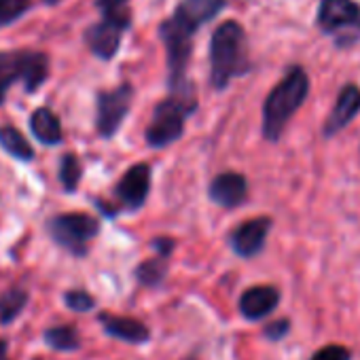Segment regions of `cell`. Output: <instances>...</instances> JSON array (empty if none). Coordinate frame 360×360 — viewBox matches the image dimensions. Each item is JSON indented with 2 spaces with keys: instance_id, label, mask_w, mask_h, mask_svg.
<instances>
[{
  "instance_id": "cell-26",
  "label": "cell",
  "mask_w": 360,
  "mask_h": 360,
  "mask_svg": "<svg viewBox=\"0 0 360 360\" xmlns=\"http://www.w3.org/2000/svg\"><path fill=\"white\" fill-rule=\"evenodd\" d=\"M153 248L157 250L159 257L169 259V255H172V250H174V240H172V238H155V240H153Z\"/></svg>"
},
{
  "instance_id": "cell-19",
  "label": "cell",
  "mask_w": 360,
  "mask_h": 360,
  "mask_svg": "<svg viewBox=\"0 0 360 360\" xmlns=\"http://www.w3.org/2000/svg\"><path fill=\"white\" fill-rule=\"evenodd\" d=\"M167 263H169V259L159 257V255L153 257V259L142 261L136 267V280L142 286H157V284H161L163 278L167 276Z\"/></svg>"
},
{
  "instance_id": "cell-31",
  "label": "cell",
  "mask_w": 360,
  "mask_h": 360,
  "mask_svg": "<svg viewBox=\"0 0 360 360\" xmlns=\"http://www.w3.org/2000/svg\"><path fill=\"white\" fill-rule=\"evenodd\" d=\"M185 360H195V358H185Z\"/></svg>"
},
{
  "instance_id": "cell-11",
  "label": "cell",
  "mask_w": 360,
  "mask_h": 360,
  "mask_svg": "<svg viewBox=\"0 0 360 360\" xmlns=\"http://www.w3.org/2000/svg\"><path fill=\"white\" fill-rule=\"evenodd\" d=\"M225 5L227 0H180L172 20L178 26H183L185 30L195 34L206 22L217 18Z\"/></svg>"
},
{
  "instance_id": "cell-10",
  "label": "cell",
  "mask_w": 360,
  "mask_h": 360,
  "mask_svg": "<svg viewBox=\"0 0 360 360\" xmlns=\"http://www.w3.org/2000/svg\"><path fill=\"white\" fill-rule=\"evenodd\" d=\"M358 112H360V87L354 83H347L339 91L337 102L324 121V127H322L324 138H333L339 131H343L356 119Z\"/></svg>"
},
{
  "instance_id": "cell-15",
  "label": "cell",
  "mask_w": 360,
  "mask_h": 360,
  "mask_svg": "<svg viewBox=\"0 0 360 360\" xmlns=\"http://www.w3.org/2000/svg\"><path fill=\"white\" fill-rule=\"evenodd\" d=\"M100 322H102V328L110 337H117V339L127 341V343H146L150 337V330L136 318L100 314Z\"/></svg>"
},
{
  "instance_id": "cell-17",
  "label": "cell",
  "mask_w": 360,
  "mask_h": 360,
  "mask_svg": "<svg viewBox=\"0 0 360 360\" xmlns=\"http://www.w3.org/2000/svg\"><path fill=\"white\" fill-rule=\"evenodd\" d=\"M0 146L20 161H30L34 157V148L15 127H0Z\"/></svg>"
},
{
  "instance_id": "cell-18",
  "label": "cell",
  "mask_w": 360,
  "mask_h": 360,
  "mask_svg": "<svg viewBox=\"0 0 360 360\" xmlns=\"http://www.w3.org/2000/svg\"><path fill=\"white\" fill-rule=\"evenodd\" d=\"M45 341L49 347L58 349V352H72L79 349L81 345V337L79 330L72 324H62V326H51L45 330Z\"/></svg>"
},
{
  "instance_id": "cell-5",
  "label": "cell",
  "mask_w": 360,
  "mask_h": 360,
  "mask_svg": "<svg viewBox=\"0 0 360 360\" xmlns=\"http://www.w3.org/2000/svg\"><path fill=\"white\" fill-rule=\"evenodd\" d=\"M47 231L58 246L66 248L75 257H85L89 240H94L100 231V223L83 212H64L49 219Z\"/></svg>"
},
{
  "instance_id": "cell-13",
  "label": "cell",
  "mask_w": 360,
  "mask_h": 360,
  "mask_svg": "<svg viewBox=\"0 0 360 360\" xmlns=\"http://www.w3.org/2000/svg\"><path fill=\"white\" fill-rule=\"evenodd\" d=\"M148 191H150V165L148 163L131 165L117 185V198L131 210L140 208L146 202Z\"/></svg>"
},
{
  "instance_id": "cell-27",
  "label": "cell",
  "mask_w": 360,
  "mask_h": 360,
  "mask_svg": "<svg viewBox=\"0 0 360 360\" xmlns=\"http://www.w3.org/2000/svg\"><path fill=\"white\" fill-rule=\"evenodd\" d=\"M127 3H129V0H96V5H98L104 13L121 11V9H125Z\"/></svg>"
},
{
  "instance_id": "cell-16",
  "label": "cell",
  "mask_w": 360,
  "mask_h": 360,
  "mask_svg": "<svg viewBox=\"0 0 360 360\" xmlns=\"http://www.w3.org/2000/svg\"><path fill=\"white\" fill-rule=\"evenodd\" d=\"M30 129L34 134V138L47 146H53V144H60L62 142V123L58 119V115L43 106V108H37L30 117Z\"/></svg>"
},
{
  "instance_id": "cell-6",
  "label": "cell",
  "mask_w": 360,
  "mask_h": 360,
  "mask_svg": "<svg viewBox=\"0 0 360 360\" xmlns=\"http://www.w3.org/2000/svg\"><path fill=\"white\" fill-rule=\"evenodd\" d=\"M195 110V104L183 102L178 98H165L161 100L155 110L153 119L146 127V142L150 148H163L172 142H176L185 131V119Z\"/></svg>"
},
{
  "instance_id": "cell-3",
  "label": "cell",
  "mask_w": 360,
  "mask_h": 360,
  "mask_svg": "<svg viewBox=\"0 0 360 360\" xmlns=\"http://www.w3.org/2000/svg\"><path fill=\"white\" fill-rule=\"evenodd\" d=\"M318 28L330 37L339 49H347L360 41V5L354 0H320Z\"/></svg>"
},
{
  "instance_id": "cell-9",
  "label": "cell",
  "mask_w": 360,
  "mask_h": 360,
  "mask_svg": "<svg viewBox=\"0 0 360 360\" xmlns=\"http://www.w3.org/2000/svg\"><path fill=\"white\" fill-rule=\"evenodd\" d=\"M271 231V219L269 217H257V219H248L242 225H238L231 236H229V244L233 248V252L242 259H252L257 257L267 242V236Z\"/></svg>"
},
{
  "instance_id": "cell-29",
  "label": "cell",
  "mask_w": 360,
  "mask_h": 360,
  "mask_svg": "<svg viewBox=\"0 0 360 360\" xmlns=\"http://www.w3.org/2000/svg\"><path fill=\"white\" fill-rule=\"evenodd\" d=\"M47 5H58V3H62V0H45Z\"/></svg>"
},
{
  "instance_id": "cell-7",
  "label": "cell",
  "mask_w": 360,
  "mask_h": 360,
  "mask_svg": "<svg viewBox=\"0 0 360 360\" xmlns=\"http://www.w3.org/2000/svg\"><path fill=\"white\" fill-rule=\"evenodd\" d=\"M129 13L125 9L121 11H110L104 13L102 22L94 24L87 32H85V43L89 47V51L100 58V60H112L115 53L119 51L123 32L129 28Z\"/></svg>"
},
{
  "instance_id": "cell-2",
  "label": "cell",
  "mask_w": 360,
  "mask_h": 360,
  "mask_svg": "<svg viewBox=\"0 0 360 360\" xmlns=\"http://www.w3.org/2000/svg\"><path fill=\"white\" fill-rule=\"evenodd\" d=\"M309 94V77L301 66H290L284 79L269 91L263 104V136L278 142L292 115L303 106Z\"/></svg>"
},
{
  "instance_id": "cell-22",
  "label": "cell",
  "mask_w": 360,
  "mask_h": 360,
  "mask_svg": "<svg viewBox=\"0 0 360 360\" xmlns=\"http://www.w3.org/2000/svg\"><path fill=\"white\" fill-rule=\"evenodd\" d=\"M30 0H0V28L18 22L30 9Z\"/></svg>"
},
{
  "instance_id": "cell-24",
  "label": "cell",
  "mask_w": 360,
  "mask_h": 360,
  "mask_svg": "<svg viewBox=\"0 0 360 360\" xmlns=\"http://www.w3.org/2000/svg\"><path fill=\"white\" fill-rule=\"evenodd\" d=\"M309 360H352V352L345 345L330 343V345H324L318 352H314Z\"/></svg>"
},
{
  "instance_id": "cell-8",
  "label": "cell",
  "mask_w": 360,
  "mask_h": 360,
  "mask_svg": "<svg viewBox=\"0 0 360 360\" xmlns=\"http://www.w3.org/2000/svg\"><path fill=\"white\" fill-rule=\"evenodd\" d=\"M131 100H134V87L129 83H123L110 91H100L98 94V117H96V125L102 138L110 140L123 119L127 117L129 108H131Z\"/></svg>"
},
{
  "instance_id": "cell-20",
  "label": "cell",
  "mask_w": 360,
  "mask_h": 360,
  "mask_svg": "<svg viewBox=\"0 0 360 360\" xmlns=\"http://www.w3.org/2000/svg\"><path fill=\"white\" fill-rule=\"evenodd\" d=\"M28 292L22 288H11L0 297V324H11L26 307Z\"/></svg>"
},
{
  "instance_id": "cell-12",
  "label": "cell",
  "mask_w": 360,
  "mask_h": 360,
  "mask_svg": "<svg viewBox=\"0 0 360 360\" xmlns=\"http://www.w3.org/2000/svg\"><path fill=\"white\" fill-rule=\"evenodd\" d=\"M208 198L221 208H238L248 198V180L238 172H223L210 183Z\"/></svg>"
},
{
  "instance_id": "cell-28",
  "label": "cell",
  "mask_w": 360,
  "mask_h": 360,
  "mask_svg": "<svg viewBox=\"0 0 360 360\" xmlns=\"http://www.w3.org/2000/svg\"><path fill=\"white\" fill-rule=\"evenodd\" d=\"M7 347H9L7 341H5V339H0V360H9V358H7Z\"/></svg>"
},
{
  "instance_id": "cell-14",
  "label": "cell",
  "mask_w": 360,
  "mask_h": 360,
  "mask_svg": "<svg viewBox=\"0 0 360 360\" xmlns=\"http://www.w3.org/2000/svg\"><path fill=\"white\" fill-rule=\"evenodd\" d=\"M278 303H280V290L276 286H250L240 297L238 307L246 320L259 322L269 314H274Z\"/></svg>"
},
{
  "instance_id": "cell-30",
  "label": "cell",
  "mask_w": 360,
  "mask_h": 360,
  "mask_svg": "<svg viewBox=\"0 0 360 360\" xmlns=\"http://www.w3.org/2000/svg\"><path fill=\"white\" fill-rule=\"evenodd\" d=\"M5 102V91H0V104H3Z\"/></svg>"
},
{
  "instance_id": "cell-21",
  "label": "cell",
  "mask_w": 360,
  "mask_h": 360,
  "mask_svg": "<svg viewBox=\"0 0 360 360\" xmlns=\"http://www.w3.org/2000/svg\"><path fill=\"white\" fill-rule=\"evenodd\" d=\"M81 176H83V167L79 157L75 153H66L60 161V180L64 185V191L75 193L81 183Z\"/></svg>"
},
{
  "instance_id": "cell-1",
  "label": "cell",
  "mask_w": 360,
  "mask_h": 360,
  "mask_svg": "<svg viewBox=\"0 0 360 360\" xmlns=\"http://www.w3.org/2000/svg\"><path fill=\"white\" fill-rule=\"evenodd\" d=\"M250 70L248 39L242 24L223 22L210 41V83L214 89H225L231 79Z\"/></svg>"
},
{
  "instance_id": "cell-4",
  "label": "cell",
  "mask_w": 360,
  "mask_h": 360,
  "mask_svg": "<svg viewBox=\"0 0 360 360\" xmlns=\"http://www.w3.org/2000/svg\"><path fill=\"white\" fill-rule=\"evenodd\" d=\"M49 77V58L43 51H0V91L22 81L26 91H37Z\"/></svg>"
},
{
  "instance_id": "cell-25",
  "label": "cell",
  "mask_w": 360,
  "mask_h": 360,
  "mask_svg": "<svg viewBox=\"0 0 360 360\" xmlns=\"http://www.w3.org/2000/svg\"><path fill=\"white\" fill-rule=\"evenodd\" d=\"M288 333H290V320H288V318L274 320V322L265 324V328H263V335H265L269 341H282Z\"/></svg>"
},
{
  "instance_id": "cell-23",
  "label": "cell",
  "mask_w": 360,
  "mask_h": 360,
  "mask_svg": "<svg viewBox=\"0 0 360 360\" xmlns=\"http://www.w3.org/2000/svg\"><path fill=\"white\" fill-rule=\"evenodd\" d=\"M64 303H66V307H70L72 311H91V309L96 307V299H94L89 292L79 290V288L68 290V292L64 295Z\"/></svg>"
}]
</instances>
